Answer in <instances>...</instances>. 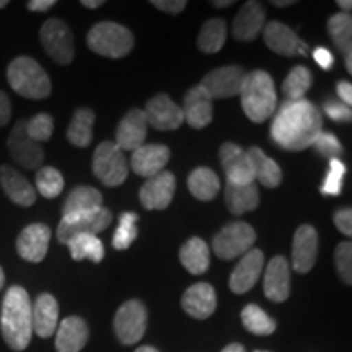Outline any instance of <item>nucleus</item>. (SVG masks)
<instances>
[{"mask_svg":"<svg viewBox=\"0 0 352 352\" xmlns=\"http://www.w3.org/2000/svg\"><path fill=\"white\" fill-rule=\"evenodd\" d=\"M323 132L320 109L308 100L284 101L276 111L271 126V138L279 147L290 152L311 147Z\"/></svg>","mask_w":352,"mask_h":352,"instance_id":"f257e3e1","label":"nucleus"},{"mask_svg":"<svg viewBox=\"0 0 352 352\" xmlns=\"http://www.w3.org/2000/svg\"><path fill=\"white\" fill-rule=\"evenodd\" d=\"M33 305L21 285L7 290L0 311V331L3 341L13 351H25L33 336Z\"/></svg>","mask_w":352,"mask_h":352,"instance_id":"f03ea898","label":"nucleus"},{"mask_svg":"<svg viewBox=\"0 0 352 352\" xmlns=\"http://www.w3.org/2000/svg\"><path fill=\"white\" fill-rule=\"evenodd\" d=\"M241 108L250 121L261 124L276 111L277 94L272 77L264 70L245 74L241 83Z\"/></svg>","mask_w":352,"mask_h":352,"instance_id":"7ed1b4c3","label":"nucleus"},{"mask_svg":"<svg viewBox=\"0 0 352 352\" xmlns=\"http://www.w3.org/2000/svg\"><path fill=\"white\" fill-rule=\"evenodd\" d=\"M8 85L15 94L30 100H44L51 95V78L33 57H15L7 69Z\"/></svg>","mask_w":352,"mask_h":352,"instance_id":"20e7f679","label":"nucleus"},{"mask_svg":"<svg viewBox=\"0 0 352 352\" xmlns=\"http://www.w3.org/2000/svg\"><path fill=\"white\" fill-rule=\"evenodd\" d=\"M88 47L96 54L121 59L129 54L134 47V34L129 28L114 21H101L96 23L87 34Z\"/></svg>","mask_w":352,"mask_h":352,"instance_id":"39448f33","label":"nucleus"},{"mask_svg":"<svg viewBox=\"0 0 352 352\" xmlns=\"http://www.w3.org/2000/svg\"><path fill=\"white\" fill-rule=\"evenodd\" d=\"M94 173L104 186H121L129 175V164L126 162L124 152L114 142L104 140L94 153Z\"/></svg>","mask_w":352,"mask_h":352,"instance_id":"423d86ee","label":"nucleus"},{"mask_svg":"<svg viewBox=\"0 0 352 352\" xmlns=\"http://www.w3.org/2000/svg\"><path fill=\"white\" fill-rule=\"evenodd\" d=\"M256 232L246 222H233L223 227L214 236L212 248L220 259H235L243 256L253 248Z\"/></svg>","mask_w":352,"mask_h":352,"instance_id":"0eeeda50","label":"nucleus"},{"mask_svg":"<svg viewBox=\"0 0 352 352\" xmlns=\"http://www.w3.org/2000/svg\"><path fill=\"white\" fill-rule=\"evenodd\" d=\"M111 210L101 208L96 212L78 214V215H64L57 227V240L59 243L67 245L70 240L78 235H96L104 232L111 226Z\"/></svg>","mask_w":352,"mask_h":352,"instance_id":"6e6552de","label":"nucleus"},{"mask_svg":"<svg viewBox=\"0 0 352 352\" xmlns=\"http://www.w3.org/2000/svg\"><path fill=\"white\" fill-rule=\"evenodd\" d=\"M39 39L44 51L50 54L57 64L67 65L74 60L76 50H74V36L67 23L59 19H50L44 21L39 32Z\"/></svg>","mask_w":352,"mask_h":352,"instance_id":"1a4fd4ad","label":"nucleus"},{"mask_svg":"<svg viewBox=\"0 0 352 352\" xmlns=\"http://www.w3.org/2000/svg\"><path fill=\"white\" fill-rule=\"evenodd\" d=\"M147 329V308L140 300H127L114 316V331L122 344L131 346L144 338Z\"/></svg>","mask_w":352,"mask_h":352,"instance_id":"9d476101","label":"nucleus"},{"mask_svg":"<svg viewBox=\"0 0 352 352\" xmlns=\"http://www.w3.org/2000/svg\"><path fill=\"white\" fill-rule=\"evenodd\" d=\"M26 121H19L8 135L7 147L10 157L26 170H36L44 162V151L41 144L28 138L25 129Z\"/></svg>","mask_w":352,"mask_h":352,"instance_id":"9b49d317","label":"nucleus"},{"mask_svg":"<svg viewBox=\"0 0 352 352\" xmlns=\"http://www.w3.org/2000/svg\"><path fill=\"white\" fill-rule=\"evenodd\" d=\"M220 165L227 176V182L233 184H252L254 183V171L252 158L248 152L240 145L227 142L219 151Z\"/></svg>","mask_w":352,"mask_h":352,"instance_id":"f8f14e48","label":"nucleus"},{"mask_svg":"<svg viewBox=\"0 0 352 352\" xmlns=\"http://www.w3.org/2000/svg\"><path fill=\"white\" fill-rule=\"evenodd\" d=\"M245 78V70L239 65H226L210 70V72L202 78L199 85L208 91L210 98H230V96L240 95L241 83Z\"/></svg>","mask_w":352,"mask_h":352,"instance_id":"ddd939ff","label":"nucleus"},{"mask_svg":"<svg viewBox=\"0 0 352 352\" xmlns=\"http://www.w3.org/2000/svg\"><path fill=\"white\" fill-rule=\"evenodd\" d=\"M144 114L147 124L155 127L157 131L179 129L184 122L183 109L166 94H158L148 100Z\"/></svg>","mask_w":352,"mask_h":352,"instance_id":"4468645a","label":"nucleus"},{"mask_svg":"<svg viewBox=\"0 0 352 352\" xmlns=\"http://www.w3.org/2000/svg\"><path fill=\"white\" fill-rule=\"evenodd\" d=\"M176 179L171 171H162L148 178L140 188V204L147 210H164L173 201Z\"/></svg>","mask_w":352,"mask_h":352,"instance_id":"2eb2a0df","label":"nucleus"},{"mask_svg":"<svg viewBox=\"0 0 352 352\" xmlns=\"http://www.w3.org/2000/svg\"><path fill=\"white\" fill-rule=\"evenodd\" d=\"M51 235V228L47 226L32 223L20 232L16 239V252L25 261L41 263L47 254Z\"/></svg>","mask_w":352,"mask_h":352,"instance_id":"dca6fc26","label":"nucleus"},{"mask_svg":"<svg viewBox=\"0 0 352 352\" xmlns=\"http://www.w3.org/2000/svg\"><path fill=\"white\" fill-rule=\"evenodd\" d=\"M318 256V233L311 226L297 228L292 241V266L300 274L314 270Z\"/></svg>","mask_w":352,"mask_h":352,"instance_id":"f3484780","label":"nucleus"},{"mask_svg":"<svg viewBox=\"0 0 352 352\" xmlns=\"http://www.w3.org/2000/svg\"><path fill=\"white\" fill-rule=\"evenodd\" d=\"M264 267V254L261 250L252 248L248 253L241 256L240 263L236 264L235 270L232 271L230 285L233 294H245L254 287L258 283L259 276H261Z\"/></svg>","mask_w":352,"mask_h":352,"instance_id":"a211bd4d","label":"nucleus"},{"mask_svg":"<svg viewBox=\"0 0 352 352\" xmlns=\"http://www.w3.org/2000/svg\"><path fill=\"white\" fill-rule=\"evenodd\" d=\"M263 36L267 47L279 56L292 57L307 52L305 44L300 41L297 33L280 21H270L267 25H264Z\"/></svg>","mask_w":352,"mask_h":352,"instance_id":"6ab92c4d","label":"nucleus"},{"mask_svg":"<svg viewBox=\"0 0 352 352\" xmlns=\"http://www.w3.org/2000/svg\"><path fill=\"white\" fill-rule=\"evenodd\" d=\"M170 160V148L160 144H144L138 151L132 152L131 168L135 175L152 178L162 171Z\"/></svg>","mask_w":352,"mask_h":352,"instance_id":"aec40b11","label":"nucleus"},{"mask_svg":"<svg viewBox=\"0 0 352 352\" xmlns=\"http://www.w3.org/2000/svg\"><path fill=\"white\" fill-rule=\"evenodd\" d=\"M147 120H145L144 109H131L122 118L116 129V144L121 151H138L145 144L147 138Z\"/></svg>","mask_w":352,"mask_h":352,"instance_id":"412c9836","label":"nucleus"},{"mask_svg":"<svg viewBox=\"0 0 352 352\" xmlns=\"http://www.w3.org/2000/svg\"><path fill=\"white\" fill-rule=\"evenodd\" d=\"M264 294L271 302L280 303L290 294V266L284 256H274L264 272Z\"/></svg>","mask_w":352,"mask_h":352,"instance_id":"4be33fe9","label":"nucleus"},{"mask_svg":"<svg viewBox=\"0 0 352 352\" xmlns=\"http://www.w3.org/2000/svg\"><path fill=\"white\" fill-rule=\"evenodd\" d=\"M182 109L184 121L195 129H204L212 121V98L201 85L188 91Z\"/></svg>","mask_w":352,"mask_h":352,"instance_id":"5701e85b","label":"nucleus"},{"mask_svg":"<svg viewBox=\"0 0 352 352\" xmlns=\"http://www.w3.org/2000/svg\"><path fill=\"white\" fill-rule=\"evenodd\" d=\"M0 186H2L8 199L15 202L16 206L32 208L36 202V189L32 186V183L23 175L12 166H0Z\"/></svg>","mask_w":352,"mask_h":352,"instance_id":"b1692460","label":"nucleus"},{"mask_svg":"<svg viewBox=\"0 0 352 352\" xmlns=\"http://www.w3.org/2000/svg\"><path fill=\"white\" fill-rule=\"evenodd\" d=\"M183 310L196 320L209 318L217 307L215 290L208 283H197L186 289L182 298Z\"/></svg>","mask_w":352,"mask_h":352,"instance_id":"393cba45","label":"nucleus"},{"mask_svg":"<svg viewBox=\"0 0 352 352\" xmlns=\"http://www.w3.org/2000/svg\"><path fill=\"white\" fill-rule=\"evenodd\" d=\"M266 25V12L254 0L246 2L233 20V36L239 41H253Z\"/></svg>","mask_w":352,"mask_h":352,"instance_id":"a878e982","label":"nucleus"},{"mask_svg":"<svg viewBox=\"0 0 352 352\" xmlns=\"http://www.w3.org/2000/svg\"><path fill=\"white\" fill-rule=\"evenodd\" d=\"M88 341V327L80 316H67L56 329L57 352H80Z\"/></svg>","mask_w":352,"mask_h":352,"instance_id":"bb28decb","label":"nucleus"},{"mask_svg":"<svg viewBox=\"0 0 352 352\" xmlns=\"http://www.w3.org/2000/svg\"><path fill=\"white\" fill-rule=\"evenodd\" d=\"M33 333L50 338L59 327V303L51 294H41L33 305Z\"/></svg>","mask_w":352,"mask_h":352,"instance_id":"cd10ccee","label":"nucleus"},{"mask_svg":"<svg viewBox=\"0 0 352 352\" xmlns=\"http://www.w3.org/2000/svg\"><path fill=\"white\" fill-rule=\"evenodd\" d=\"M103 208V196L94 186H77L70 191L64 202V215H78L96 212Z\"/></svg>","mask_w":352,"mask_h":352,"instance_id":"c85d7f7f","label":"nucleus"},{"mask_svg":"<svg viewBox=\"0 0 352 352\" xmlns=\"http://www.w3.org/2000/svg\"><path fill=\"white\" fill-rule=\"evenodd\" d=\"M226 204L233 215H243L259 206L258 188L252 184H226Z\"/></svg>","mask_w":352,"mask_h":352,"instance_id":"c756f323","label":"nucleus"},{"mask_svg":"<svg viewBox=\"0 0 352 352\" xmlns=\"http://www.w3.org/2000/svg\"><path fill=\"white\" fill-rule=\"evenodd\" d=\"M328 32L338 50L344 56L347 70L352 72V16L346 12L333 15L328 20Z\"/></svg>","mask_w":352,"mask_h":352,"instance_id":"7c9ffc66","label":"nucleus"},{"mask_svg":"<svg viewBox=\"0 0 352 352\" xmlns=\"http://www.w3.org/2000/svg\"><path fill=\"white\" fill-rule=\"evenodd\" d=\"M179 259L188 272L195 276L204 274L209 270L210 252L209 246L201 239H189L179 250Z\"/></svg>","mask_w":352,"mask_h":352,"instance_id":"2f4dec72","label":"nucleus"},{"mask_svg":"<svg viewBox=\"0 0 352 352\" xmlns=\"http://www.w3.org/2000/svg\"><path fill=\"white\" fill-rule=\"evenodd\" d=\"M246 152L252 158L254 179H258L263 186L270 189H274L283 183V170H280V166L271 157H267L261 148L252 147Z\"/></svg>","mask_w":352,"mask_h":352,"instance_id":"473e14b6","label":"nucleus"},{"mask_svg":"<svg viewBox=\"0 0 352 352\" xmlns=\"http://www.w3.org/2000/svg\"><path fill=\"white\" fill-rule=\"evenodd\" d=\"M95 113L90 108H78L70 120L67 140L78 148H85L94 140Z\"/></svg>","mask_w":352,"mask_h":352,"instance_id":"72a5a7b5","label":"nucleus"},{"mask_svg":"<svg viewBox=\"0 0 352 352\" xmlns=\"http://www.w3.org/2000/svg\"><path fill=\"white\" fill-rule=\"evenodd\" d=\"M188 188L191 195L199 201H212L220 191L219 176L208 166H199L189 175Z\"/></svg>","mask_w":352,"mask_h":352,"instance_id":"f704fd0d","label":"nucleus"},{"mask_svg":"<svg viewBox=\"0 0 352 352\" xmlns=\"http://www.w3.org/2000/svg\"><path fill=\"white\" fill-rule=\"evenodd\" d=\"M227 39V25L222 19H210L202 25L197 47L206 54H215L223 47Z\"/></svg>","mask_w":352,"mask_h":352,"instance_id":"c9c22d12","label":"nucleus"},{"mask_svg":"<svg viewBox=\"0 0 352 352\" xmlns=\"http://www.w3.org/2000/svg\"><path fill=\"white\" fill-rule=\"evenodd\" d=\"M70 256L76 261L88 258L94 263H101L104 258V245L96 235H78L67 243Z\"/></svg>","mask_w":352,"mask_h":352,"instance_id":"e433bc0d","label":"nucleus"},{"mask_svg":"<svg viewBox=\"0 0 352 352\" xmlns=\"http://www.w3.org/2000/svg\"><path fill=\"white\" fill-rule=\"evenodd\" d=\"M241 321L250 333L258 336H267L276 331V321L271 318L261 307L250 303L241 311Z\"/></svg>","mask_w":352,"mask_h":352,"instance_id":"4c0bfd02","label":"nucleus"},{"mask_svg":"<svg viewBox=\"0 0 352 352\" xmlns=\"http://www.w3.org/2000/svg\"><path fill=\"white\" fill-rule=\"evenodd\" d=\"M311 87V72L303 65H296L283 83V91L290 101L303 100Z\"/></svg>","mask_w":352,"mask_h":352,"instance_id":"58836bf2","label":"nucleus"},{"mask_svg":"<svg viewBox=\"0 0 352 352\" xmlns=\"http://www.w3.org/2000/svg\"><path fill=\"white\" fill-rule=\"evenodd\" d=\"M64 176L54 166H43L36 173V191L46 199H54L63 192Z\"/></svg>","mask_w":352,"mask_h":352,"instance_id":"ea45409f","label":"nucleus"},{"mask_svg":"<svg viewBox=\"0 0 352 352\" xmlns=\"http://www.w3.org/2000/svg\"><path fill=\"white\" fill-rule=\"evenodd\" d=\"M138 220H139L138 214L134 212L121 214L120 226H118L113 236L114 250H120V252L127 250L132 245V241L138 239V228H135Z\"/></svg>","mask_w":352,"mask_h":352,"instance_id":"a19ab883","label":"nucleus"},{"mask_svg":"<svg viewBox=\"0 0 352 352\" xmlns=\"http://www.w3.org/2000/svg\"><path fill=\"white\" fill-rule=\"evenodd\" d=\"M25 129L28 138L36 144L47 142L52 138V132H54V120H52L51 114L39 113L30 121H26Z\"/></svg>","mask_w":352,"mask_h":352,"instance_id":"79ce46f5","label":"nucleus"},{"mask_svg":"<svg viewBox=\"0 0 352 352\" xmlns=\"http://www.w3.org/2000/svg\"><path fill=\"white\" fill-rule=\"evenodd\" d=\"M346 165L342 164L340 158L329 160V170L321 184V195L324 196H340L342 191V179L346 176Z\"/></svg>","mask_w":352,"mask_h":352,"instance_id":"37998d69","label":"nucleus"},{"mask_svg":"<svg viewBox=\"0 0 352 352\" xmlns=\"http://www.w3.org/2000/svg\"><path fill=\"white\" fill-rule=\"evenodd\" d=\"M334 263H336L338 272H340L341 279L347 285L352 284V245L351 241H342L336 246L334 252Z\"/></svg>","mask_w":352,"mask_h":352,"instance_id":"c03bdc74","label":"nucleus"},{"mask_svg":"<svg viewBox=\"0 0 352 352\" xmlns=\"http://www.w3.org/2000/svg\"><path fill=\"white\" fill-rule=\"evenodd\" d=\"M315 151L320 153L321 157L329 158H340L342 155V145L334 134H329V132H321V134L316 138L314 142Z\"/></svg>","mask_w":352,"mask_h":352,"instance_id":"a18cd8bd","label":"nucleus"},{"mask_svg":"<svg viewBox=\"0 0 352 352\" xmlns=\"http://www.w3.org/2000/svg\"><path fill=\"white\" fill-rule=\"evenodd\" d=\"M323 109H324V113H327L328 116L336 122H351V120H352L351 107H347V104L342 103V101H336V100L329 98L324 101Z\"/></svg>","mask_w":352,"mask_h":352,"instance_id":"49530a36","label":"nucleus"},{"mask_svg":"<svg viewBox=\"0 0 352 352\" xmlns=\"http://www.w3.org/2000/svg\"><path fill=\"white\" fill-rule=\"evenodd\" d=\"M334 226L338 227L342 235L351 236L352 235V210L351 208H344L340 209L336 214L333 215Z\"/></svg>","mask_w":352,"mask_h":352,"instance_id":"de8ad7c7","label":"nucleus"},{"mask_svg":"<svg viewBox=\"0 0 352 352\" xmlns=\"http://www.w3.org/2000/svg\"><path fill=\"white\" fill-rule=\"evenodd\" d=\"M152 6L157 7L158 10L171 13V15H178L186 8V0H152Z\"/></svg>","mask_w":352,"mask_h":352,"instance_id":"09e8293b","label":"nucleus"},{"mask_svg":"<svg viewBox=\"0 0 352 352\" xmlns=\"http://www.w3.org/2000/svg\"><path fill=\"white\" fill-rule=\"evenodd\" d=\"M314 59H315V63L318 64L323 70H329L334 65L333 52L323 46L316 47V50L314 51Z\"/></svg>","mask_w":352,"mask_h":352,"instance_id":"8fccbe9b","label":"nucleus"},{"mask_svg":"<svg viewBox=\"0 0 352 352\" xmlns=\"http://www.w3.org/2000/svg\"><path fill=\"white\" fill-rule=\"evenodd\" d=\"M12 118V104L8 96L0 91V127H6Z\"/></svg>","mask_w":352,"mask_h":352,"instance_id":"3c124183","label":"nucleus"},{"mask_svg":"<svg viewBox=\"0 0 352 352\" xmlns=\"http://www.w3.org/2000/svg\"><path fill=\"white\" fill-rule=\"evenodd\" d=\"M336 91H338V95H340V98L342 100V103L347 104V107H351V104H352V85H351V82H346V80L340 82V83H338V87H336Z\"/></svg>","mask_w":352,"mask_h":352,"instance_id":"603ef678","label":"nucleus"},{"mask_svg":"<svg viewBox=\"0 0 352 352\" xmlns=\"http://www.w3.org/2000/svg\"><path fill=\"white\" fill-rule=\"evenodd\" d=\"M56 6V0H32L26 3L30 12H47Z\"/></svg>","mask_w":352,"mask_h":352,"instance_id":"864d4df0","label":"nucleus"},{"mask_svg":"<svg viewBox=\"0 0 352 352\" xmlns=\"http://www.w3.org/2000/svg\"><path fill=\"white\" fill-rule=\"evenodd\" d=\"M103 0H82V6L87 8H98L103 6Z\"/></svg>","mask_w":352,"mask_h":352,"instance_id":"5fc2aeb1","label":"nucleus"},{"mask_svg":"<svg viewBox=\"0 0 352 352\" xmlns=\"http://www.w3.org/2000/svg\"><path fill=\"white\" fill-rule=\"evenodd\" d=\"M222 352H245V347L241 344H236V342H233V344H228L223 347Z\"/></svg>","mask_w":352,"mask_h":352,"instance_id":"6e6d98bb","label":"nucleus"},{"mask_svg":"<svg viewBox=\"0 0 352 352\" xmlns=\"http://www.w3.org/2000/svg\"><path fill=\"white\" fill-rule=\"evenodd\" d=\"M233 3H235L233 0H226V2H219V0H215V2H212V6L217 8H226V7L233 6Z\"/></svg>","mask_w":352,"mask_h":352,"instance_id":"4d7b16f0","label":"nucleus"},{"mask_svg":"<svg viewBox=\"0 0 352 352\" xmlns=\"http://www.w3.org/2000/svg\"><path fill=\"white\" fill-rule=\"evenodd\" d=\"M272 6H276V7H280V8H285V7H290V6H294V0H287V2H279V0H274V2H271Z\"/></svg>","mask_w":352,"mask_h":352,"instance_id":"13d9d810","label":"nucleus"},{"mask_svg":"<svg viewBox=\"0 0 352 352\" xmlns=\"http://www.w3.org/2000/svg\"><path fill=\"white\" fill-rule=\"evenodd\" d=\"M336 3L342 8V10H346V12H349L352 8V2H349V0H346V2H344V0H338Z\"/></svg>","mask_w":352,"mask_h":352,"instance_id":"bf43d9fd","label":"nucleus"},{"mask_svg":"<svg viewBox=\"0 0 352 352\" xmlns=\"http://www.w3.org/2000/svg\"><path fill=\"white\" fill-rule=\"evenodd\" d=\"M135 352H160V351H157L155 347H152V346H142V347H138Z\"/></svg>","mask_w":352,"mask_h":352,"instance_id":"052dcab7","label":"nucleus"},{"mask_svg":"<svg viewBox=\"0 0 352 352\" xmlns=\"http://www.w3.org/2000/svg\"><path fill=\"white\" fill-rule=\"evenodd\" d=\"M3 284H6V272H3L2 266H0V290L3 289Z\"/></svg>","mask_w":352,"mask_h":352,"instance_id":"680f3d73","label":"nucleus"},{"mask_svg":"<svg viewBox=\"0 0 352 352\" xmlns=\"http://www.w3.org/2000/svg\"><path fill=\"white\" fill-rule=\"evenodd\" d=\"M8 6L7 0H0V8H6Z\"/></svg>","mask_w":352,"mask_h":352,"instance_id":"e2e57ef3","label":"nucleus"},{"mask_svg":"<svg viewBox=\"0 0 352 352\" xmlns=\"http://www.w3.org/2000/svg\"><path fill=\"white\" fill-rule=\"evenodd\" d=\"M254 352H267V351H254Z\"/></svg>","mask_w":352,"mask_h":352,"instance_id":"0e129e2a","label":"nucleus"}]
</instances>
